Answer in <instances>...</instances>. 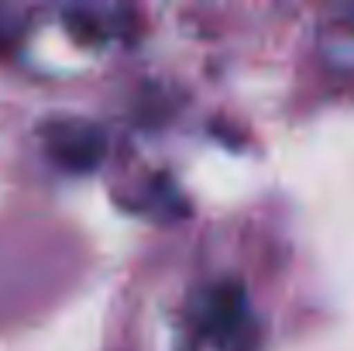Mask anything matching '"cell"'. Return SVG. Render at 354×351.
Masks as SVG:
<instances>
[{
  "instance_id": "cell-1",
  "label": "cell",
  "mask_w": 354,
  "mask_h": 351,
  "mask_svg": "<svg viewBox=\"0 0 354 351\" xmlns=\"http://www.w3.org/2000/svg\"><path fill=\"white\" fill-rule=\"evenodd\" d=\"M41 141L62 172H93L107 155V131L86 117H52L41 124Z\"/></svg>"
},
{
  "instance_id": "cell-2",
  "label": "cell",
  "mask_w": 354,
  "mask_h": 351,
  "mask_svg": "<svg viewBox=\"0 0 354 351\" xmlns=\"http://www.w3.org/2000/svg\"><path fill=\"white\" fill-rule=\"evenodd\" d=\"M248 324V296H244V286H237L234 279L227 282H217L210 289V300L203 307V327L214 334V338H234L237 331Z\"/></svg>"
}]
</instances>
